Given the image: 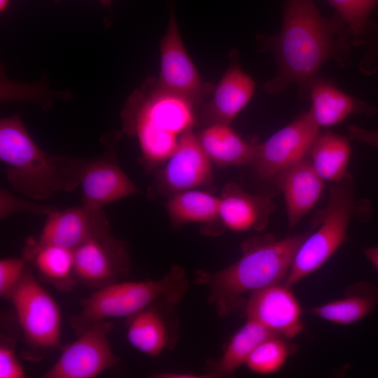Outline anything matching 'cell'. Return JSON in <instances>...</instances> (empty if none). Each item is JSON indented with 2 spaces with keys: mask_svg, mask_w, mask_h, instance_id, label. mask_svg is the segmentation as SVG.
Masks as SVG:
<instances>
[{
  "mask_svg": "<svg viewBox=\"0 0 378 378\" xmlns=\"http://www.w3.org/2000/svg\"><path fill=\"white\" fill-rule=\"evenodd\" d=\"M319 127L311 111H304L265 142L258 144L253 164L257 174L262 179L274 180L286 169L307 156L319 134Z\"/></svg>",
  "mask_w": 378,
  "mask_h": 378,
  "instance_id": "10",
  "label": "cell"
},
{
  "mask_svg": "<svg viewBox=\"0 0 378 378\" xmlns=\"http://www.w3.org/2000/svg\"><path fill=\"white\" fill-rule=\"evenodd\" d=\"M244 313L246 318L289 340L304 329L302 308L291 287L284 282L251 293L246 300Z\"/></svg>",
  "mask_w": 378,
  "mask_h": 378,
  "instance_id": "13",
  "label": "cell"
},
{
  "mask_svg": "<svg viewBox=\"0 0 378 378\" xmlns=\"http://www.w3.org/2000/svg\"><path fill=\"white\" fill-rule=\"evenodd\" d=\"M211 161L219 166L253 164L258 144L244 141L230 125H208L197 134Z\"/></svg>",
  "mask_w": 378,
  "mask_h": 378,
  "instance_id": "22",
  "label": "cell"
},
{
  "mask_svg": "<svg viewBox=\"0 0 378 378\" xmlns=\"http://www.w3.org/2000/svg\"><path fill=\"white\" fill-rule=\"evenodd\" d=\"M10 302L22 333L24 359L40 361L62 348L60 309L29 264Z\"/></svg>",
  "mask_w": 378,
  "mask_h": 378,
  "instance_id": "7",
  "label": "cell"
},
{
  "mask_svg": "<svg viewBox=\"0 0 378 378\" xmlns=\"http://www.w3.org/2000/svg\"><path fill=\"white\" fill-rule=\"evenodd\" d=\"M155 378H207L215 377L210 372L204 374H198L195 372H162L153 374Z\"/></svg>",
  "mask_w": 378,
  "mask_h": 378,
  "instance_id": "33",
  "label": "cell"
},
{
  "mask_svg": "<svg viewBox=\"0 0 378 378\" xmlns=\"http://www.w3.org/2000/svg\"><path fill=\"white\" fill-rule=\"evenodd\" d=\"M163 303L166 302H155L128 318V342L139 352L151 357L159 356L173 342L171 325L160 309Z\"/></svg>",
  "mask_w": 378,
  "mask_h": 378,
  "instance_id": "21",
  "label": "cell"
},
{
  "mask_svg": "<svg viewBox=\"0 0 378 378\" xmlns=\"http://www.w3.org/2000/svg\"><path fill=\"white\" fill-rule=\"evenodd\" d=\"M361 251L378 272V246L363 248Z\"/></svg>",
  "mask_w": 378,
  "mask_h": 378,
  "instance_id": "34",
  "label": "cell"
},
{
  "mask_svg": "<svg viewBox=\"0 0 378 378\" xmlns=\"http://www.w3.org/2000/svg\"><path fill=\"white\" fill-rule=\"evenodd\" d=\"M338 13L351 38L358 43L368 25L369 16L378 0H326Z\"/></svg>",
  "mask_w": 378,
  "mask_h": 378,
  "instance_id": "28",
  "label": "cell"
},
{
  "mask_svg": "<svg viewBox=\"0 0 378 378\" xmlns=\"http://www.w3.org/2000/svg\"><path fill=\"white\" fill-rule=\"evenodd\" d=\"M10 0H0V11L3 12L9 4Z\"/></svg>",
  "mask_w": 378,
  "mask_h": 378,
  "instance_id": "35",
  "label": "cell"
},
{
  "mask_svg": "<svg viewBox=\"0 0 378 378\" xmlns=\"http://www.w3.org/2000/svg\"><path fill=\"white\" fill-rule=\"evenodd\" d=\"M295 352V346L281 335L271 336L261 342L251 352L246 365L259 374H272L279 371Z\"/></svg>",
  "mask_w": 378,
  "mask_h": 378,
  "instance_id": "27",
  "label": "cell"
},
{
  "mask_svg": "<svg viewBox=\"0 0 378 378\" xmlns=\"http://www.w3.org/2000/svg\"><path fill=\"white\" fill-rule=\"evenodd\" d=\"M279 335L259 323L246 318L243 326L232 336L221 356L211 364L210 373L215 377L232 374L245 365L251 352L264 340Z\"/></svg>",
  "mask_w": 378,
  "mask_h": 378,
  "instance_id": "25",
  "label": "cell"
},
{
  "mask_svg": "<svg viewBox=\"0 0 378 378\" xmlns=\"http://www.w3.org/2000/svg\"><path fill=\"white\" fill-rule=\"evenodd\" d=\"M308 95L312 102L309 111L319 127L337 125L352 114L371 116L378 111L374 106L349 95L330 80L318 76L312 83Z\"/></svg>",
  "mask_w": 378,
  "mask_h": 378,
  "instance_id": "20",
  "label": "cell"
},
{
  "mask_svg": "<svg viewBox=\"0 0 378 378\" xmlns=\"http://www.w3.org/2000/svg\"><path fill=\"white\" fill-rule=\"evenodd\" d=\"M0 159L14 190L38 200L74 190L90 160L45 152L29 136L19 115L0 120Z\"/></svg>",
  "mask_w": 378,
  "mask_h": 378,
  "instance_id": "4",
  "label": "cell"
},
{
  "mask_svg": "<svg viewBox=\"0 0 378 378\" xmlns=\"http://www.w3.org/2000/svg\"><path fill=\"white\" fill-rule=\"evenodd\" d=\"M113 324L98 321L78 336L74 342L62 346L61 354L43 378H94L114 368L119 358L108 340Z\"/></svg>",
  "mask_w": 378,
  "mask_h": 378,
  "instance_id": "8",
  "label": "cell"
},
{
  "mask_svg": "<svg viewBox=\"0 0 378 378\" xmlns=\"http://www.w3.org/2000/svg\"><path fill=\"white\" fill-rule=\"evenodd\" d=\"M275 204L267 195L244 190L235 183H227L220 197L219 219L228 230L241 232H262L266 228Z\"/></svg>",
  "mask_w": 378,
  "mask_h": 378,
  "instance_id": "16",
  "label": "cell"
},
{
  "mask_svg": "<svg viewBox=\"0 0 378 378\" xmlns=\"http://www.w3.org/2000/svg\"><path fill=\"white\" fill-rule=\"evenodd\" d=\"M28 262L24 257L6 258L0 260V297L10 299L21 281Z\"/></svg>",
  "mask_w": 378,
  "mask_h": 378,
  "instance_id": "29",
  "label": "cell"
},
{
  "mask_svg": "<svg viewBox=\"0 0 378 378\" xmlns=\"http://www.w3.org/2000/svg\"><path fill=\"white\" fill-rule=\"evenodd\" d=\"M160 50V74L155 78L160 87L190 99L196 106L209 97L214 86L202 79L187 52L173 8Z\"/></svg>",
  "mask_w": 378,
  "mask_h": 378,
  "instance_id": "9",
  "label": "cell"
},
{
  "mask_svg": "<svg viewBox=\"0 0 378 378\" xmlns=\"http://www.w3.org/2000/svg\"><path fill=\"white\" fill-rule=\"evenodd\" d=\"M104 6H109L111 3V0H98Z\"/></svg>",
  "mask_w": 378,
  "mask_h": 378,
  "instance_id": "36",
  "label": "cell"
},
{
  "mask_svg": "<svg viewBox=\"0 0 378 378\" xmlns=\"http://www.w3.org/2000/svg\"><path fill=\"white\" fill-rule=\"evenodd\" d=\"M188 287L182 267L174 265L160 279L118 281L96 289L81 301L80 311L69 318L76 336L92 324L113 318H129L160 302L176 306Z\"/></svg>",
  "mask_w": 378,
  "mask_h": 378,
  "instance_id": "6",
  "label": "cell"
},
{
  "mask_svg": "<svg viewBox=\"0 0 378 378\" xmlns=\"http://www.w3.org/2000/svg\"><path fill=\"white\" fill-rule=\"evenodd\" d=\"M353 175L347 173L330 188L328 201L318 210L312 230L302 242L284 283L290 287L321 267L348 239L353 218L369 221L373 209L369 200L356 198Z\"/></svg>",
  "mask_w": 378,
  "mask_h": 378,
  "instance_id": "5",
  "label": "cell"
},
{
  "mask_svg": "<svg viewBox=\"0 0 378 378\" xmlns=\"http://www.w3.org/2000/svg\"><path fill=\"white\" fill-rule=\"evenodd\" d=\"M220 197L209 192L190 189L173 193L166 209L173 225L211 223L220 221Z\"/></svg>",
  "mask_w": 378,
  "mask_h": 378,
  "instance_id": "26",
  "label": "cell"
},
{
  "mask_svg": "<svg viewBox=\"0 0 378 378\" xmlns=\"http://www.w3.org/2000/svg\"><path fill=\"white\" fill-rule=\"evenodd\" d=\"M0 197L1 219H4L8 216L19 211H29L37 215H48L55 210L52 207L41 206L30 201L20 200L5 189L1 190Z\"/></svg>",
  "mask_w": 378,
  "mask_h": 378,
  "instance_id": "31",
  "label": "cell"
},
{
  "mask_svg": "<svg viewBox=\"0 0 378 378\" xmlns=\"http://www.w3.org/2000/svg\"><path fill=\"white\" fill-rule=\"evenodd\" d=\"M110 223L102 208L56 209L47 215L38 238L29 239L36 245L53 244L75 249L83 244L111 234Z\"/></svg>",
  "mask_w": 378,
  "mask_h": 378,
  "instance_id": "12",
  "label": "cell"
},
{
  "mask_svg": "<svg viewBox=\"0 0 378 378\" xmlns=\"http://www.w3.org/2000/svg\"><path fill=\"white\" fill-rule=\"evenodd\" d=\"M347 131L351 139L365 143L378 149V130H368L354 125H350Z\"/></svg>",
  "mask_w": 378,
  "mask_h": 378,
  "instance_id": "32",
  "label": "cell"
},
{
  "mask_svg": "<svg viewBox=\"0 0 378 378\" xmlns=\"http://www.w3.org/2000/svg\"><path fill=\"white\" fill-rule=\"evenodd\" d=\"M212 162L192 130L183 133L159 176L160 186L170 192L206 186L212 180Z\"/></svg>",
  "mask_w": 378,
  "mask_h": 378,
  "instance_id": "15",
  "label": "cell"
},
{
  "mask_svg": "<svg viewBox=\"0 0 378 378\" xmlns=\"http://www.w3.org/2000/svg\"><path fill=\"white\" fill-rule=\"evenodd\" d=\"M22 253L36 276L58 291L68 293L78 285L74 250L53 244L36 245L29 239Z\"/></svg>",
  "mask_w": 378,
  "mask_h": 378,
  "instance_id": "19",
  "label": "cell"
},
{
  "mask_svg": "<svg viewBox=\"0 0 378 378\" xmlns=\"http://www.w3.org/2000/svg\"><path fill=\"white\" fill-rule=\"evenodd\" d=\"M350 38L344 22L323 17L313 0H287L280 32L260 41V47L273 53L278 66L276 76L264 85V90L279 94L296 84L302 95L308 94L327 61L346 64Z\"/></svg>",
  "mask_w": 378,
  "mask_h": 378,
  "instance_id": "1",
  "label": "cell"
},
{
  "mask_svg": "<svg viewBox=\"0 0 378 378\" xmlns=\"http://www.w3.org/2000/svg\"><path fill=\"white\" fill-rule=\"evenodd\" d=\"M78 284L98 289L118 281L130 270L125 243L111 234L88 241L74 249Z\"/></svg>",
  "mask_w": 378,
  "mask_h": 378,
  "instance_id": "11",
  "label": "cell"
},
{
  "mask_svg": "<svg viewBox=\"0 0 378 378\" xmlns=\"http://www.w3.org/2000/svg\"><path fill=\"white\" fill-rule=\"evenodd\" d=\"M195 104L150 78L135 90L121 112L123 132L138 139L143 163L153 168L174 151L180 136L197 122Z\"/></svg>",
  "mask_w": 378,
  "mask_h": 378,
  "instance_id": "3",
  "label": "cell"
},
{
  "mask_svg": "<svg viewBox=\"0 0 378 378\" xmlns=\"http://www.w3.org/2000/svg\"><path fill=\"white\" fill-rule=\"evenodd\" d=\"M255 88L253 79L243 71L237 59L232 60L204 105V119L208 125H230L250 102Z\"/></svg>",
  "mask_w": 378,
  "mask_h": 378,
  "instance_id": "18",
  "label": "cell"
},
{
  "mask_svg": "<svg viewBox=\"0 0 378 378\" xmlns=\"http://www.w3.org/2000/svg\"><path fill=\"white\" fill-rule=\"evenodd\" d=\"M351 152L348 138L328 131L319 132L310 148L308 157L323 180L336 183L348 173Z\"/></svg>",
  "mask_w": 378,
  "mask_h": 378,
  "instance_id": "24",
  "label": "cell"
},
{
  "mask_svg": "<svg viewBox=\"0 0 378 378\" xmlns=\"http://www.w3.org/2000/svg\"><path fill=\"white\" fill-rule=\"evenodd\" d=\"M24 369L16 353V341L4 333L0 339V378H23Z\"/></svg>",
  "mask_w": 378,
  "mask_h": 378,
  "instance_id": "30",
  "label": "cell"
},
{
  "mask_svg": "<svg viewBox=\"0 0 378 378\" xmlns=\"http://www.w3.org/2000/svg\"><path fill=\"white\" fill-rule=\"evenodd\" d=\"M99 156L90 159L82 176L83 205L100 209L120 199L139 193V188L120 167L115 144L108 141Z\"/></svg>",
  "mask_w": 378,
  "mask_h": 378,
  "instance_id": "14",
  "label": "cell"
},
{
  "mask_svg": "<svg viewBox=\"0 0 378 378\" xmlns=\"http://www.w3.org/2000/svg\"><path fill=\"white\" fill-rule=\"evenodd\" d=\"M309 233L283 239L272 234L251 237L241 244L237 261L216 272L197 270L193 281L206 287L208 302L220 317L229 316L244 307L245 294L284 281Z\"/></svg>",
  "mask_w": 378,
  "mask_h": 378,
  "instance_id": "2",
  "label": "cell"
},
{
  "mask_svg": "<svg viewBox=\"0 0 378 378\" xmlns=\"http://www.w3.org/2000/svg\"><path fill=\"white\" fill-rule=\"evenodd\" d=\"M273 181L283 193L288 224L293 228L318 202L323 189V180L314 169L307 155Z\"/></svg>",
  "mask_w": 378,
  "mask_h": 378,
  "instance_id": "17",
  "label": "cell"
},
{
  "mask_svg": "<svg viewBox=\"0 0 378 378\" xmlns=\"http://www.w3.org/2000/svg\"><path fill=\"white\" fill-rule=\"evenodd\" d=\"M378 304V288L362 281L350 286L345 295L309 309V313L329 322L349 325L374 312Z\"/></svg>",
  "mask_w": 378,
  "mask_h": 378,
  "instance_id": "23",
  "label": "cell"
}]
</instances>
